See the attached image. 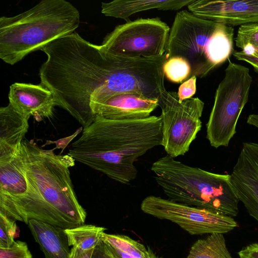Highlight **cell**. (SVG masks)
<instances>
[{
  "mask_svg": "<svg viewBox=\"0 0 258 258\" xmlns=\"http://www.w3.org/2000/svg\"><path fill=\"white\" fill-rule=\"evenodd\" d=\"M230 175L239 202L258 222V143H243Z\"/></svg>",
  "mask_w": 258,
  "mask_h": 258,
  "instance_id": "cell-10",
  "label": "cell"
},
{
  "mask_svg": "<svg viewBox=\"0 0 258 258\" xmlns=\"http://www.w3.org/2000/svg\"><path fill=\"white\" fill-rule=\"evenodd\" d=\"M158 100L162 111V146L174 158L183 155L201 130L204 103L198 97L180 102L177 93L166 90Z\"/></svg>",
  "mask_w": 258,
  "mask_h": 258,
  "instance_id": "cell-8",
  "label": "cell"
},
{
  "mask_svg": "<svg viewBox=\"0 0 258 258\" xmlns=\"http://www.w3.org/2000/svg\"><path fill=\"white\" fill-rule=\"evenodd\" d=\"M195 0H115L101 4V13L106 16L121 18L126 22L137 12L150 9L177 10L188 6Z\"/></svg>",
  "mask_w": 258,
  "mask_h": 258,
  "instance_id": "cell-17",
  "label": "cell"
},
{
  "mask_svg": "<svg viewBox=\"0 0 258 258\" xmlns=\"http://www.w3.org/2000/svg\"><path fill=\"white\" fill-rule=\"evenodd\" d=\"M157 98L128 92L108 97L91 105L95 116L114 120L141 119L150 116L158 106Z\"/></svg>",
  "mask_w": 258,
  "mask_h": 258,
  "instance_id": "cell-12",
  "label": "cell"
},
{
  "mask_svg": "<svg viewBox=\"0 0 258 258\" xmlns=\"http://www.w3.org/2000/svg\"><path fill=\"white\" fill-rule=\"evenodd\" d=\"M21 152L27 191L16 200L0 201V214L26 224L34 219L63 229L84 224L87 213L78 200L69 170L75 160L42 149L33 140H23Z\"/></svg>",
  "mask_w": 258,
  "mask_h": 258,
  "instance_id": "cell-1",
  "label": "cell"
},
{
  "mask_svg": "<svg viewBox=\"0 0 258 258\" xmlns=\"http://www.w3.org/2000/svg\"><path fill=\"white\" fill-rule=\"evenodd\" d=\"M141 209L147 214L176 223L191 235L223 234L238 226L231 216L155 196L146 197Z\"/></svg>",
  "mask_w": 258,
  "mask_h": 258,
  "instance_id": "cell-9",
  "label": "cell"
},
{
  "mask_svg": "<svg viewBox=\"0 0 258 258\" xmlns=\"http://www.w3.org/2000/svg\"><path fill=\"white\" fill-rule=\"evenodd\" d=\"M151 169L168 199L232 217L238 215L239 201L230 174L190 166L168 155L154 162Z\"/></svg>",
  "mask_w": 258,
  "mask_h": 258,
  "instance_id": "cell-4",
  "label": "cell"
},
{
  "mask_svg": "<svg viewBox=\"0 0 258 258\" xmlns=\"http://www.w3.org/2000/svg\"><path fill=\"white\" fill-rule=\"evenodd\" d=\"M92 258H115L102 240L94 248Z\"/></svg>",
  "mask_w": 258,
  "mask_h": 258,
  "instance_id": "cell-28",
  "label": "cell"
},
{
  "mask_svg": "<svg viewBox=\"0 0 258 258\" xmlns=\"http://www.w3.org/2000/svg\"><path fill=\"white\" fill-rule=\"evenodd\" d=\"M225 76L215 92L214 103L206 124V138L211 146L228 147L236 134L239 116L248 100L252 79L249 70L228 59Z\"/></svg>",
  "mask_w": 258,
  "mask_h": 258,
  "instance_id": "cell-6",
  "label": "cell"
},
{
  "mask_svg": "<svg viewBox=\"0 0 258 258\" xmlns=\"http://www.w3.org/2000/svg\"><path fill=\"white\" fill-rule=\"evenodd\" d=\"M27 225L45 258H69L71 250L64 229L34 219Z\"/></svg>",
  "mask_w": 258,
  "mask_h": 258,
  "instance_id": "cell-16",
  "label": "cell"
},
{
  "mask_svg": "<svg viewBox=\"0 0 258 258\" xmlns=\"http://www.w3.org/2000/svg\"><path fill=\"white\" fill-rule=\"evenodd\" d=\"M16 230V221L0 214V247L8 248L13 245Z\"/></svg>",
  "mask_w": 258,
  "mask_h": 258,
  "instance_id": "cell-23",
  "label": "cell"
},
{
  "mask_svg": "<svg viewBox=\"0 0 258 258\" xmlns=\"http://www.w3.org/2000/svg\"><path fill=\"white\" fill-rule=\"evenodd\" d=\"M94 249L84 250L76 246L71 249L69 258H92Z\"/></svg>",
  "mask_w": 258,
  "mask_h": 258,
  "instance_id": "cell-30",
  "label": "cell"
},
{
  "mask_svg": "<svg viewBox=\"0 0 258 258\" xmlns=\"http://www.w3.org/2000/svg\"><path fill=\"white\" fill-rule=\"evenodd\" d=\"M78 9L64 0H42L30 9L0 18V58L14 65L50 42L74 32Z\"/></svg>",
  "mask_w": 258,
  "mask_h": 258,
  "instance_id": "cell-3",
  "label": "cell"
},
{
  "mask_svg": "<svg viewBox=\"0 0 258 258\" xmlns=\"http://www.w3.org/2000/svg\"><path fill=\"white\" fill-rule=\"evenodd\" d=\"M27 189L21 146L12 156L0 159V201L21 198Z\"/></svg>",
  "mask_w": 258,
  "mask_h": 258,
  "instance_id": "cell-15",
  "label": "cell"
},
{
  "mask_svg": "<svg viewBox=\"0 0 258 258\" xmlns=\"http://www.w3.org/2000/svg\"><path fill=\"white\" fill-rule=\"evenodd\" d=\"M0 258H32V255L25 242L16 240L9 247H0Z\"/></svg>",
  "mask_w": 258,
  "mask_h": 258,
  "instance_id": "cell-24",
  "label": "cell"
},
{
  "mask_svg": "<svg viewBox=\"0 0 258 258\" xmlns=\"http://www.w3.org/2000/svg\"><path fill=\"white\" fill-rule=\"evenodd\" d=\"M234 39L232 27L183 10L176 13L170 31L166 60L181 57L190 67V78L205 77L229 58Z\"/></svg>",
  "mask_w": 258,
  "mask_h": 258,
  "instance_id": "cell-5",
  "label": "cell"
},
{
  "mask_svg": "<svg viewBox=\"0 0 258 258\" xmlns=\"http://www.w3.org/2000/svg\"><path fill=\"white\" fill-rule=\"evenodd\" d=\"M82 131H83L82 127L78 128L75 133L69 137L59 139L56 141H47L45 144L43 145L42 147L54 144L56 145V147L52 150L54 151L56 149H61V153L69 143Z\"/></svg>",
  "mask_w": 258,
  "mask_h": 258,
  "instance_id": "cell-27",
  "label": "cell"
},
{
  "mask_svg": "<svg viewBox=\"0 0 258 258\" xmlns=\"http://www.w3.org/2000/svg\"><path fill=\"white\" fill-rule=\"evenodd\" d=\"M29 118L11 103L0 108V159L10 157L20 149L29 129Z\"/></svg>",
  "mask_w": 258,
  "mask_h": 258,
  "instance_id": "cell-14",
  "label": "cell"
},
{
  "mask_svg": "<svg viewBox=\"0 0 258 258\" xmlns=\"http://www.w3.org/2000/svg\"><path fill=\"white\" fill-rule=\"evenodd\" d=\"M9 103L28 118L32 116L37 121L53 115L55 105L52 92L42 84L15 83L10 87Z\"/></svg>",
  "mask_w": 258,
  "mask_h": 258,
  "instance_id": "cell-13",
  "label": "cell"
},
{
  "mask_svg": "<svg viewBox=\"0 0 258 258\" xmlns=\"http://www.w3.org/2000/svg\"><path fill=\"white\" fill-rule=\"evenodd\" d=\"M185 258H233L223 234L213 233L197 240Z\"/></svg>",
  "mask_w": 258,
  "mask_h": 258,
  "instance_id": "cell-19",
  "label": "cell"
},
{
  "mask_svg": "<svg viewBox=\"0 0 258 258\" xmlns=\"http://www.w3.org/2000/svg\"><path fill=\"white\" fill-rule=\"evenodd\" d=\"M247 123L258 129V114H249L247 118Z\"/></svg>",
  "mask_w": 258,
  "mask_h": 258,
  "instance_id": "cell-31",
  "label": "cell"
},
{
  "mask_svg": "<svg viewBox=\"0 0 258 258\" xmlns=\"http://www.w3.org/2000/svg\"><path fill=\"white\" fill-rule=\"evenodd\" d=\"M234 40L236 46L242 49L246 46L258 47V23L240 26Z\"/></svg>",
  "mask_w": 258,
  "mask_h": 258,
  "instance_id": "cell-22",
  "label": "cell"
},
{
  "mask_svg": "<svg viewBox=\"0 0 258 258\" xmlns=\"http://www.w3.org/2000/svg\"><path fill=\"white\" fill-rule=\"evenodd\" d=\"M234 57L250 64L258 74V47L246 46L241 51L234 50Z\"/></svg>",
  "mask_w": 258,
  "mask_h": 258,
  "instance_id": "cell-25",
  "label": "cell"
},
{
  "mask_svg": "<svg viewBox=\"0 0 258 258\" xmlns=\"http://www.w3.org/2000/svg\"><path fill=\"white\" fill-rule=\"evenodd\" d=\"M160 116L114 120L96 116L69 148L75 161L123 184L136 179L134 162L150 149L162 146Z\"/></svg>",
  "mask_w": 258,
  "mask_h": 258,
  "instance_id": "cell-2",
  "label": "cell"
},
{
  "mask_svg": "<svg viewBox=\"0 0 258 258\" xmlns=\"http://www.w3.org/2000/svg\"><path fill=\"white\" fill-rule=\"evenodd\" d=\"M106 228L94 225L83 224L64 229L70 246L84 250L94 249L102 240Z\"/></svg>",
  "mask_w": 258,
  "mask_h": 258,
  "instance_id": "cell-20",
  "label": "cell"
},
{
  "mask_svg": "<svg viewBox=\"0 0 258 258\" xmlns=\"http://www.w3.org/2000/svg\"><path fill=\"white\" fill-rule=\"evenodd\" d=\"M102 240L115 258H161L149 247L126 235L104 233Z\"/></svg>",
  "mask_w": 258,
  "mask_h": 258,
  "instance_id": "cell-18",
  "label": "cell"
},
{
  "mask_svg": "<svg viewBox=\"0 0 258 258\" xmlns=\"http://www.w3.org/2000/svg\"><path fill=\"white\" fill-rule=\"evenodd\" d=\"M238 254L239 258H258V242L245 246Z\"/></svg>",
  "mask_w": 258,
  "mask_h": 258,
  "instance_id": "cell-29",
  "label": "cell"
},
{
  "mask_svg": "<svg viewBox=\"0 0 258 258\" xmlns=\"http://www.w3.org/2000/svg\"><path fill=\"white\" fill-rule=\"evenodd\" d=\"M170 29L158 18H140L116 26L103 39L108 53L126 58H154L166 51Z\"/></svg>",
  "mask_w": 258,
  "mask_h": 258,
  "instance_id": "cell-7",
  "label": "cell"
},
{
  "mask_svg": "<svg viewBox=\"0 0 258 258\" xmlns=\"http://www.w3.org/2000/svg\"><path fill=\"white\" fill-rule=\"evenodd\" d=\"M197 77L192 76L182 83L178 90L177 96L180 102L189 99L196 92Z\"/></svg>",
  "mask_w": 258,
  "mask_h": 258,
  "instance_id": "cell-26",
  "label": "cell"
},
{
  "mask_svg": "<svg viewBox=\"0 0 258 258\" xmlns=\"http://www.w3.org/2000/svg\"><path fill=\"white\" fill-rule=\"evenodd\" d=\"M163 71L167 78L175 83H181L190 78L191 69L184 59L173 57L167 59L163 66Z\"/></svg>",
  "mask_w": 258,
  "mask_h": 258,
  "instance_id": "cell-21",
  "label": "cell"
},
{
  "mask_svg": "<svg viewBox=\"0 0 258 258\" xmlns=\"http://www.w3.org/2000/svg\"><path fill=\"white\" fill-rule=\"evenodd\" d=\"M187 7L198 17L228 26L258 23V0H195Z\"/></svg>",
  "mask_w": 258,
  "mask_h": 258,
  "instance_id": "cell-11",
  "label": "cell"
}]
</instances>
